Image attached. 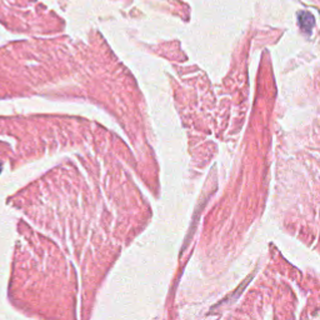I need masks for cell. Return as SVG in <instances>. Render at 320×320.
<instances>
[{"instance_id":"cell-1","label":"cell","mask_w":320,"mask_h":320,"mask_svg":"<svg viewBox=\"0 0 320 320\" xmlns=\"http://www.w3.org/2000/svg\"><path fill=\"white\" fill-rule=\"evenodd\" d=\"M298 21H299L300 29L303 30L306 34H312L313 26H314L315 20L314 17H313L310 13L308 12H300L298 14Z\"/></svg>"}]
</instances>
